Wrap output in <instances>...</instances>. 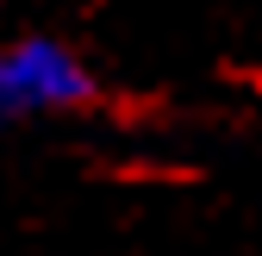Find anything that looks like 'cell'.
I'll return each mask as SVG.
<instances>
[{"label":"cell","instance_id":"obj_1","mask_svg":"<svg viewBox=\"0 0 262 256\" xmlns=\"http://www.w3.org/2000/svg\"><path fill=\"white\" fill-rule=\"evenodd\" d=\"M100 106V75L81 44L56 31H19L0 44V132L44 119H75Z\"/></svg>","mask_w":262,"mask_h":256}]
</instances>
